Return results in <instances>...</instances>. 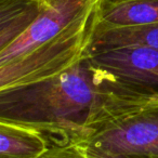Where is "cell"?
I'll use <instances>...</instances> for the list:
<instances>
[{
    "label": "cell",
    "instance_id": "obj_1",
    "mask_svg": "<svg viewBox=\"0 0 158 158\" xmlns=\"http://www.w3.org/2000/svg\"><path fill=\"white\" fill-rule=\"evenodd\" d=\"M49 141L44 157L158 156V93L110 79L84 125Z\"/></svg>",
    "mask_w": 158,
    "mask_h": 158
},
{
    "label": "cell",
    "instance_id": "obj_2",
    "mask_svg": "<svg viewBox=\"0 0 158 158\" xmlns=\"http://www.w3.org/2000/svg\"><path fill=\"white\" fill-rule=\"evenodd\" d=\"M110 84L87 57L56 77L0 91V120L34 127L49 140L63 138L84 125Z\"/></svg>",
    "mask_w": 158,
    "mask_h": 158
},
{
    "label": "cell",
    "instance_id": "obj_3",
    "mask_svg": "<svg viewBox=\"0 0 158 158\" xmlns=\"http://www.w3.org/2000/svg\"><path fill=\"white\" fill-rule=\"evenodd\" d=\"M99 7L41 47L0 65V91L56 77L89 57Z\"/></svg>",
    "mask_w": 158,
    "mask_h": 158
},
{
    "label": "cell",
    "instance_id": "obj_4",
    "mask_svg": "<svg viewBox=\"0 0 158 158\" xmlns=\"http://www.w3.org/2000/svg\"><path fill=\"white\" fill-rule=\"evenodd\" d=\"M89 60L115 82L158 93V48L123 47L95 53Z\"/></svg>",
    "mask_w": 158,
    "mask_h": 158
},
{
    "label": "cell",
    "instance_id": "obj_5",
    "mask_svg": "<svg viewBox=\"0 0 158 158\" xmlns=\"http://www.w3.org/2000/svg\"><path fill=\"white\" fill-rule=\"evenodd\" d=\"M158 23V0H103L97 31L142 27Z\"/></svg>",
    "mask_w": 158,
    "mask_h": 158
},
{
    "label": "cell",
    "instance_id": "obj_6",
    "mask_svg": "<svg viewBox=\"0 0 158 158\" xmlns=\"http://www.w3.org/2000/svg\"><path fill=\"white\" fill-rule=\"evenodd\" d=\"M49 149L50 141L42 131L0 120V158H44Z\"/></svg>",
    "mask_w": 158,
    "mask_h": 158
},
{
    "label": "cell",
    "instance_id": "obj_7",
    "mask_svg": "<svg viewBox=\"0 0 158 158\" xmlns=\"http://www.w3.org/2000/svg\"><path fill=\"white\" fill-rule=\"evenodd\" d=\"M46 7L47 0H0V50L18 40Z\"/></svg>",
    "mask_w": 158,
    "mask_h": 158
},
{
    "label": "cell",
    "instance_id": "obj_8",
    "mask_svg": "<svg viewBox=\"0 0 158 158\" xmlns=\"http://www.w3.org/2000/svg\"><path fill=\"white\" fill-rule=\"evenodd\" d=\"M132 46L158 48V23L142 27L97 31L89 56L110 49Z\"/></svg>",
    "mask_w": 158,
    "mask_h": 158
},
{
    "label": "cell",
    "instance_id": "obj_9",
    "mask_svg": "<svg viewBox=\"0 0 158 158\" xmlns=\"http://www.w3.org/2000/svg\"><path fill=\"white\" fill-rule=\"evenodd\" d=\"M44 158H77V157H44ZM80 158H158V156L133 155V156H118V157H80Z\"/></svg>",
    "mask_w": 158,
    "mask_h": 158
}]
</instances>
